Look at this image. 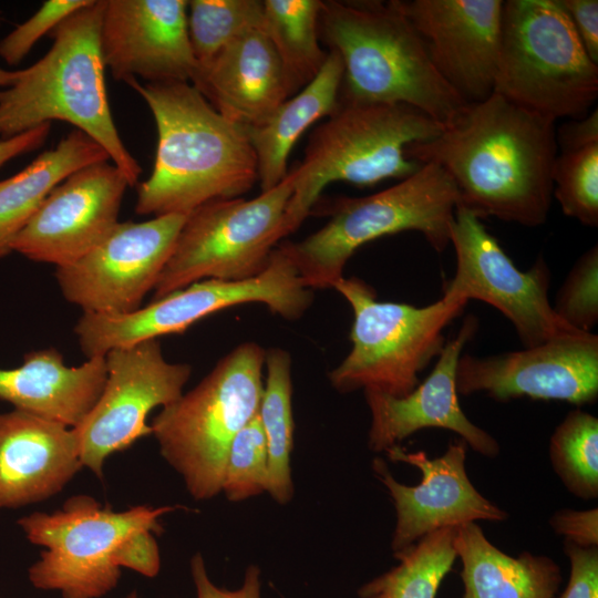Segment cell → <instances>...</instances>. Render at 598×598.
Returning <instances> with one entry per match:
<instances>
[{
	"label": "cell",
	"mask_w": 598,
	"mask_h": 598,
	"mask_svg": "<svg viewBox=\"0 0 598 598\" xmlns=\"http://www.w3.org/2000/svg\"><path fill=\"white\" fill-rule=\"evenodd\" d=\"M557 153L555 121L497 93L467 104L436 137L405 150L409 159L443 168L458 205L481 219L526 227L548 218Z\"/></svg>",
	"instance_id": "obj_1"
},
{
	"label": "cell",
	"mask_w": 598,
	"mask_h": 598,
	"mask_svg": "<svg viewBox=\"0 0 598 598\" xmlns=\"http://www.w3.org/2000/svg\"><path fill=\"white\" fill-rule=\"evenodd\" d=\"M126 84L145 101L157 130L154 165L138 185L136 214L188 215L210 200L239 197L258 182L245 127L224 117L192 83Z\"/></svg>",
	"instance_id": "obj_2"
},
{
	"label": "cell",
	"mask_w": 598,
	"mask_h": 598,
	"mask_svg": "<svg viewBox=\"0 0 598 598\" xmlns=\"http://www.w3.org/2000/svg\"><path fill=\"white\" fill-rule=\"evenodd\" d=\"M181 506L138 505L115 512L90 495H74L61 509L17 520L27 539L43 547L28 569L30 584L62 598H102L118 584L121 569L155 577L161 568L154 533L159 518Z\"/></svg>",
	"instance_id": "obj_3"
},
{
	"label": "cell",
	"mask_w": 598,
	"mask_h": 598,
	"mask_svg": "<svg viewBox=\"0 0 598 598\" xmlns=\"http://www.w3.org/2000/svg\"><path fill=\"white\" fill-rule=\"evenodd\" d=\"M103 10L104 0H92L64 19L50 33V50L0 90V138L53 121L70 123L100 144L134 186L142 168L117 132L106 94L100 45Z\"/></svg>",
	"instance_id": "obj_4"
},
{
	"label": "cell",
	"mask_w": 598,
	"mask_h": 598,
	"mask_svg": "<svg viewBox=\"0 0 598 598\" xmlns=\"http://www.w3.org/2000/svg\"><path fill=\"white\" fill-rule=\"evenodd\" d=\"M319 34L342 61L340 101L408 104L443 126L468 104L439 74L399 0L323 1Z\"/></svg>",
	"instance_id": "obj_5"
},
{
	"label": "cell",
	"mask_w": 598,
	"mask_h": 598,
	"mask_svg": "<svg viewBox=\"0 0 598 598\" xmlns=\"http://www.w3.org/2000/svg\"><path fill=\"white\" fill-rule=\"evenodd\" d=\"M443 128L408 104L339 100L311 132L302 161L291 169L295 183L285 216L286 236L301 225L331 183L365 187L415 173L422 164L406 157V147L436 137Z\"/></svg>",
	"instance_id": "obj_6"
},
{
	"label": "cell",
	"mask_w": 598,
	"mask_h": 598,
	"mask_svg": "<svg viewBox=\"0 0 598 598\" xmlns=\"http://www.w3.org/2000/svg\"><path fill=\"white\" fill-rule=\"evenodd\" d=\"M457 188L439 165L422 164L409 177L364 197L329 200L327 224L300 241L279 244L306 287L332 289L355 250L369 241L401 231L423 235L437 252L450 245Z\"/></svg>",
	"instance_id": "obj_7"
},
{
	"label": "cell",
	"mask_w": 598,
	"mask_h": 598,
	"mask_svg": "<svg viewBox=\"0 0 598 598\" xmlns=\"http://www.w3.org/2000/svg\"><path fill=\"white\" fill-rule=\"evenodd\" d=\"M265 357L256 342L238 344L152 421L161 455L197 501L221 492L229 446L259 411Z\"/></svg>",
	"instance_id": "obj_8"
},
{
	"label": "cell",
	"mask_w": 598,
	"mask_h": 598,
	"mask_svg": "<svg viewBox=\"0 0 598 598\" xmlns=\"http://www.w3.org/2000/svg\"><path fill=\"white\" fill-rule=\"evenodd\" d=\"M493 93L555 122L589 113L598 64L557 0L504 1Z\"/></svg>",
	"instance_id": "obj_9"
},
{
	"label": "cell",
	"mask_w": 598,
	"mask_h": 598,
	"mask_svg": "<svg viewBox=\"0 0 598 598\" xmlns=\"http://www.w3.org/2000/svg\"><path fill=\"white\" fill-rule=\"evenodd\" d=\"M332 289L353 311L351 350L329 373L340 393L361 389L393 396L410 393L420 383V373L441 353L444 329L466 306L445 295L423 307L378 301L374 289L357 277H343Z\"/></svg>",
	"instance_id": "obj_10"
},
{
	"label": "cell",
	"mask_w": 598,
	"mask_h": 598,
	"mask_svg": "<svg viewBox=\"0 0 598 598\" xmlns=\"http://www.w3.org/2000/svg\"><path fill=\"white\" fill-rule=\"evenodd\" d=\"M295 175L251 199L210 200L190 212L154 287V300L196 281H243L260 275L286 237Z\"/></svg>",
	"instance_id": "obj_11"
},
{
	"label": "cell",
	"mask_w": 598,
	"mask_h": 598,
	"mask_svg": "<svg viewBox=\"0 0 598 598\" xmlns=\"http://www.w3.org/2000/svg\"><path fill=\"white\" fill-rule=\"evenodd\" d=\"M312 301L313 290L303 285L292 260L278 245L267 268L254 278L196 281L125 315L83 312L74 332L89 359L105 355L112 349L182 333L200 319L234 306L259 302L287 320H296Z\"/></svg>",
	"instance_id": "obj_12"
},
{
	"label": "cell",
	"mask_w": 598,
	"mask_h": 598,
	"mask_svg": "<svg viewBox=\"0 0 598 598\" xmlns=\"http://www.w3.org/2000/svg\"><path fill=\"white\" fill-rule=\"evenodd\" d=\"M450 244L456 269L443 295L494 307L511 321L524 348L585 332L555 313L548 298L550 271L543 256L528 270L518 269L482 219L462 205L455 210Z\"/></svg>",
	"instance_id": "obj_13"
},
{
	"label": "cell",
	"mask_w": 598,
	"mask_h": 598,
	"mask_svg": "<svg viewBox=\"0 0 598 598\" xmlns=\"http://www.w3.org/2000/svg\"><path fill=\"white\" fill-rule=\"evenodd\" d=\"M106 379L93 408L73 427L83 467L103 478L106 458L152 434L150 412L176 401L192 368L165 360L157 339L116 348L105 354Z\"/></svg>",
	"instance_id": "obj_14"
},
{
	"label": "cell",
	"mask_w": 598,
	"mask_h": 598,
	"mask_svg": "<svg viewBox=\"0 0 598 598\" xmlns=\"http://www.w3.org/2000/svg\"><path fill=\"white\" fill-rule=\"evenodd\" d=\"M187 215L117 223L91 250L55 270L64 298L96 315H125L141 308L154 289Z\"/></svg>",
	"instance_id": "obj_15"
},
{
	"label": "cell",
	"mask_w": 598,
	"mask_h": 598,
	"mask_svg": "<svg viewBox=\"0 0 598 598\" xmlns=\"http://www.w3.org/2000/svg\"><path fill=\"white\" fill-rule=\"evenodd\" d=\"M456 390L458 395L481 392L501 402L527 396L592 403L598 396V336L580 332L519 351L462 354Z\"/></svg>",
	"instance_id": "obj_16"
},
{
	"label": "cell",
	"mask_w": 598,
	"mask_h": 598,
	"mask_svg": "<svg viewBox=\"0 0 598 598\" xmlns=\"http://www.w3.org/2000/svg\"><path fill=\"white\" fill-rule=\"evenodd\" d=\"M466 450L462 439L451 442L445 453L435 458L423 451L406 452L400 445L389 448L386 455L392 462L420 470L421 482L413 486L398 482L386 463L374 458L373 472L389 491L395 508L393 553L441 528L478 520L502 523L508 518L506 511L484 497L470 481L465 470Z\"/></svg>",
	"instance_id": "obj_17"
},
{
	"label": "cell",
	"mask_w": 598,
	"mask_h": 598,
	"mask_svg": "<svg viewBox=\"0 0 598 598\" xmlns=\"http://www.w3.org/2000/svg\"><path fill=\"white\" fill-rule=\"evenodd\" d=\"M111 162L83 167L55 186L12 243V251L56 267L75 261L118 223L126 187Z\"/></svg>",
	"instance_id": "obj_18"
},
{
	"label": "cell",
	"mask_w": 598,
	"mask_h": 598,
	"mask_svg": "<svg viewBox=\"0 0 598 598\" xmlns=\"http://www.w3.org/2000/svg\"><path fill=\"white\" fill-rule=\"evenodd\" d=\"M399 4L444 81L466 102L486 100L497 72L502 0H411Z\"/></svg>",
	"instance_id": "obj_19"
},
{
	"label": "cell",
	"mask_w": 598,
	"mask_h": 598,
	"mask_svg": "<svg viewBox=\"0 0 598 598\" xmlns=\"http://www.w3.org/2000/svg\"><path fill=\"white\" fill-rule=\"evenodd\" d=\"M100 45L115 80L189 82L198 72L186 0H104Z\"/></svg>",
	"instance_id": "obj_20"
},
{
	"label": "cell",
	"mask_w": 598,
	"mask_h": 598,
	"mask_svg": "<svg viewBox=\"0 0 598 598\" xmlns=\"http://www.w3.org/2000/svg\"><path fill=\"white\" fill-rule=\"evenodd\" d=\"M477 328V319L468 316L457 334L445 342L427 378L406 395L363 391L371 414L368 444L372 452H386L422 429L439 427L456 433L483 456L498 455V442L466 416L456 390L458 360Z\"/></svg>",
	"instance_id": "obj_21"
},
{
	"label": "cell",
	"mask_w": 598,
	"mask_h": 598,
	"mask_svg": "<svg viewBox=\"0 0 598 598\" xmlns=\"http://www.w3.org/2000/svg\"><path fill=\"white\" fill-rule=\"evenodd\" d=\"M82 467L72 427L17 409L0 412V509L56 495Z\"/></svg>",
	"instance_id": "obj_22"
},
{
	"label": "cell",
	"mask_w": 598,
	"mask_h": 598,
	"mask_svg": "<svg viewBox=\"0 0 598 598\" xmlns=\"http://www.w3.org/2000/svg\"><path fill=\"white\" fill-rule=\"evenodd\" d=\"M192 84L230 122L245 128L266 121L293 95L285 69L261 29L226 45Z\"/></svg>",
	"instance_id": "obj_23"
},
{
	"label": "cell",
	"mask_w": 598,
	"mask_h": 598,
	"mask_svg": "<svg viewBox=\"0 0 598 598\" xmlns=\"http://www.w3.org/2000/svg\"><path fill=\"white\" fill-rule=\"evenodd\" d=\"M105 379V355L66 367L59 350H35L24 354L20 367L0 369V399L73 429L95 404Z\"/></svg>",
	"instance_id": "obj_24"
},
{
	"label": "cell",
	"mask_w": 598,
	"mask_h": 598,
	"mask_svg": "<svg viewBox=\"0 0 598 598\" xmlns=\"http://www.w3.org/2000/svg\"><path fill=\"white\" fill-rule=\"evenodd\" d=\"M454 543L462 563V598H556L563 576L553 558L529 551L507 555L476 523L457 526Z\"/></svg>",
	"instance_id": "obj_25"
},
{
	"label": "cell",
	"mask_w": 598,
	"mask_h": 598,
	"mask_svg": "<svg viewBox=\"0 0 598 598\" xmlns=\"http://www.w3.org/2000/svg\"><path fill=\"white\" fill-rule=\"evenodd\" d=\"M342 78L341 58L330 50L311 82L280 104L261 124L245 128L257 157L261 192L274 188L288 176V157L299 137L337 109Z\"/></svg>",
	"instance_id": "obj_26"
},
{
	"label": "cell",
	"mask_w": 598,
	"mask_h": 598,
	"mask_svg": "<svg viewBox=\"0 0 598 598\" xmlns=\"http://www.w3.org/2000/svg\"><path fill=\"white\" fill-rule=\"evenodd\" d=\"M106 161V151L74 128L23 169L0 181V258L12 252L13 240L55 186L74 172Z\"/></svg>",
	"instance_id": "obj_27"
},
{
	"label": "cell",
	"mask_w": 598,
	"mask_h": 598,
	"mask_svg": "<svg viewBox=\"0 0 598 598\" xmlns=\"http://www.w3.org/2000/svg\"><path fill=\"white\" fill-rule=\"evenodd\" d=\"M321 0H265L261 30L271 42L293 95L324 65L328 51L320 45Z\"/></svg>",
	"instance_id": "obj_28"
},
{
	"label": "cell",
	"mask_w": 598,
	"mask_h": 598,
	"mask_svg": "<svg viewBox=\"0 0 598 598\" xmlns=\"http://www.w3.org/2000/svg\"><path fill=\"white\" fill-rule=\"evenodd\" d=\"M267 370L259 417L268 450V493L279 504L293 495L290 456L293 446L291 357L280 348L266 350Z\"/></svg>",
	"instance_id": "obj_29"
},
{
	"label": "cell",
	"mask_w": 598,
	"mask_h": 598,
	"mask_svg": "<svg viewBox=\"0 0 598 598\" xmlns=\"http://www.w3.org/2000/svg\"><path fill=\"white\" fill-rule=\"evenodd\" d=\"M456 527L434 530L394 553L399 564L362 585L360 598H435L457 558Z\"/></svg>",
	"instance_id": "obj_30"
},
{
	"label": "cell",
	"mask_w": 598,
	"mask_h": 598,
	"mask_svg": "<svg viewBox=\"0 0 598 598\" xmlns=\"http://www.w3.org/2000/svg\"><path fill=\"white\" fill-rule=\"evenodd\" d=\"M550 464L574 496L598 497V419L581 409L570 411L549 439Z\"/></svg>",
	"instance_id": "obj_31"
},
{
	"label": "cell",
	"mask_w": 598,
	"mask_h": 598,
	"mask_svg": "<svg viewBox=\"0 0 598 598\" xmlns=\"http://www.w3.org/2000/svg\"><path fill=\"white\" fill-rule=\"evenodd\" d=\"M264 1H187V32L198 70L238 37L262 28Z\"/></svg>",
	"instance_id": "obj_32"
},
{
	"label": "cell",
	"mask_w": 598,
	"mask_h": 598,
	"mask_svg": "<svg viewBox=\"0 0 598 598\" xmlns=\"http://www.w3.org/2000/svg\"><path fill=\"white\" fill-rule=\"evenodd\" d=\"M553 197L563 213L585 226H598V143L559 151L553 172Z\"/></svg>",
	"instance_id": "obj_33"
},
{
	"label": "cell",
	"mask_w": 598,
	"mask_h": 598,
	"mask_svg": "<svg viewBox=\"0 0 598 598\" xmlns=\"http://www.w3.org/2000/svg\"><path fill=\"white\" fill-rule=\"evenodd\" d=\"M268 481V450L258 411L229 446L221 492L230 502H240L267 492Z\"/></svg>",
	"instance_id": "obj_34"
},
{
	"label": "cell",
	"mask_w": 598,
	"mask_h": 598,
	"mask_svg": "<svg viewBox=\"0 0 598 598\" xmlns=\"http://www.w3.org/2000/svg\"><path fill=\"white\" fill-rule=\"evenodd\" d=\"M551 306L564 322L577 330L591 332L598 321L597 245L576 260Z\"/></svg>",
	"instance_id": "obj_35"
},
{
	"label": "cell",
	"mask_w": 598,
	"mask_h": 598,
	"mask_svg": "<svg viewBox=\"0 0 598 598\" xmlns=\"http://www.w3.org/2000/svg\"><path fill=\"white\" fill-rule=\"evenodd\" d=\"M92 0H48L28 20L0 41V56L9 65L19 64L34 44L64 19Z\"/></svg>",
	"instance_id": "obj_36"
},
{
	"label": "cell",
	"mask_w": 598,
	"mask_h": 598,
	"mask_svg": "<svg viewBox=\"0 0 598 598\" xmlns=\"http://www.w3.org/2000/svg\"><path fill=\"white\" fill-rule=\"evenodd\" d=\"M570 575L557 598H598V547H581L564 540Z\"/></svg>",
	"instance_id": "obj_37"
},
{
	"label": "cell",
	"mask_w": 598,
	"mask_h": 598,
	"mask_svg": "<svg viewBox=\"0 0 598 598\" xmlns=\"http://www.w3.org/2000/svg\"><path fill=\"white\" fill-rule=\"evenodd\" d=\"M190 574L196 598H261L260 569L256 565L248 566L241 586L235 590L219 588L212 581L200 553L190 559Z\"/></svg>",
	"instance_id": "obj_38"
},
{
	"label": "cell",
	"mask_w": 598,
	"mask_h": 598,
	"mask_svg": "<svg viewBox=\"0 0 598 598\" xmlns=\"http://www.w3.org/2000/svg\"><path fill=\"white\" fill-rule=\"evenodd\" d=\"M554 532L564 539L581 547H598V509L577 511L564 508L549 519Z\"/></svg>",
	"instance_id": "obj_39"
},
{
	"label": "cell",
	"mask_w": 598,
	"mask_h": 598,
	"mask_svg": "<svg viewBox=\"0 0 598 598\" xmlns=\"http://www.w3.org/2000/svg\"><path fill=\"white\" fill-rule=\"evenodd\" d=\"M568 16L585 51L598 64V1L557 0Z\"/></svg>",
	"instance_id": "obj_40"
},
{
	"label": "cell",
	"mask_w": 598,
	"mask_h": 598,
	"mask_svg": "<svg viewBox=\"0 0 598 598\" xmlns=\"http://www.w3.org/2000/svg\"><path fill=\"white\" fill-rule=\"evenodd\" d=\"M558 151L598 143V111L595 109L581 118H573L556 128Z\"/></svg>",
	"instance_id": "obj_41"
},
{
	"label": "cell",
	"mask_w": 598,
	"mask_h": 598,
	"mask_svg": "<svg viewBox=\"0 0 598 598\" xmlns=\"http://www.w3.org/2000/svg\"><path fill=\"white\" fill-rule=\"evenodd\" d=\"M50 131L51 123H45L19 135L0 138V168L9 161L41 147Z\"/></svg>",
	"instance_id": "obj_42"
},
{
	"label": "cell",
	"mask_w": 598,
	"mask_h": 598,
	"mask_svg": "<svg viewBox=\"0 0 598 598\" xmlns=\"http://www.w3.org/2000/svg\"><path fill=\"white\" fill-rule=\"evenodd\" d=\"M0 20H1V12H0ZM20 70H6L0 68V90L10 86L16 82V80L19 76Z\"/></svg>",
	"instance_id": "obj_43"
},
{
	"label": "cell",
	"mask_w": 598,
	"mask_h": 598,
	"mask_svg": "<svg viewBox=\"0 0 598 598\" xmlns=\"http://www.w3.org/2000/svg\"><path fill=\"white\" fill-rule=\"evenodd\" d=\"M125 598H140V596L136 591H131Z\"/></svg>",
	"instance_id": "obj_44"
}]
</instances>
